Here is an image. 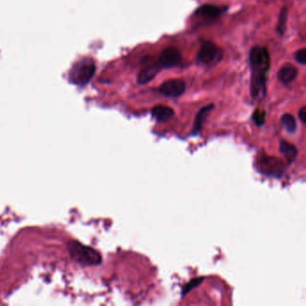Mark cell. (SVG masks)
<instances>
[{
    "label": "cell",
    "mask_w": 306,
    "mask_h": 306,
    "mask_svg": "<svg viewBox=\"0 0 306 306\" xmlns=\"http://www.w3.org/2000/svg\"><path fill=\"white\" fill-rule=\"evenodd\" d=\"M250 93L256 102L263 100L267 94V82L270 69V56L265 47L255 46L250 52Z\"/></svg>",
    "instance_id": "obj_1"
},
{
    "label": "cell",
    "mask_w": 306,
    "mask_h": 306,
    "mask_svg": "<svg viewBox=\"0 0 306 306\" xmlns=\"http://www.w3.org/2000/svg\"><path fill=\"white\" fill-rule=\"evenodd\" d=\"M96 66L91 58H82L75 62L68 71V82L80 87H84L91 82L95 76Z\"/></svg>",
    "instance_id": "obj_2"
},
{
    "label": "cell",
    "mask_w": 306,
    "mask_h": 306,
    "mask_svg": "<svg viewBox=\"0 0 306 306\" xmlns=\"http://www.w3.org/2000/svg\"><path fill=\"white\" fill-rule=\"evenodd\" d=\"M67 250L74 261L84 266H97L102 261L99 251L77 241L69 242L67 244Z\"/></svg>",
    "instance_id": "obj_3"
},
{
    "label": "cell",
    "mask_w": 306,
    "mask_h": 306,
    "mask_svg": "<svg viewBox=\"0 0 306 306\" xmlns=\"http://www.w3.org/2000/svg\"><path fill=\"white\" fill-rule=\"evenodd\" d=\"M223 51L216 43L205 41L197 54V61L204 66H215L222 61Z\"/></svg>",
    "instance_id": "obj_4"
},
{
    "label": "cell",
    "mask_w": 306,
    "mask_h": 306,
    "mask_svg": "<svg viewBox=\"0 0 306 306\" xmlns=\"http://www.w3.org/2000/svg\"><path fill=\"white\" fill-rule=\"evenodd\" d=\"M158 61L161 68H172L180 66L183 61V58L176 47L169 46L162 50Z\"/></svg>",
    "instance_id": "obj_5"
},
{
    "label": "cell",
    "mask_w": 306,
    "mask_h": 306,
    "mask_svg": "<svg viewBox=\"0 0 306 306\" xmlns=\"http://www.w3.org/2000/svg\"><path fill=\"white\" fill-rule=\"evenodd\" d=\"M259 165L262 173L267 175L280 176L284 173V162L275 156H262Z\"/></svg>",
    "instance_id": "obj_6"
},
{
    "label": "cell",
    "mask_w": 306,
    "mask_h": 306,
    "mask_svg": "<svg viewBox=\"0 0 306 306\" xmlns=\"http://www.w3.org/2000/svg\"><path fill=\"white\" fill-rule=\"evenodd\" d=\"M159 93L166 97H179L186 91V83L181 79H169L159 86Z\"/></svg>",
    "instance_id": "obj_7"
},
{
    "label": "cell",
    "mask_w": 306,
    "mask_h": 306,
    "mask_svg": "<svg viewBox=\"0 0 306 306\" xmlns=\"http://www.w3.org/2000/svg\"><path fill=\"white\" fill-rule=\"evenodd\" d=\"M226 10V7L215 6V5H203L198 7L194 12V16L206 19H216Z\"/></svg>",
    "instance_id": "obj_8"
},
{
    "label": "cell",
    "mask_w": 306,
    "mask_h": 306,
    "mask_svg": "<svg viewBox=\"0 0 306 306\" xmlns=\"http://www.w3.org/2000/svg\"><path fill=\"white\" fill-rule=\"evenodd\" d=\"M298 75V70L295 66L286 64L279 69L278 73V80L285 84L292 83Z\"/></svg>",
    "instance_id": "obj_9"
},
{
    "label": "cell",
    "mask_w": 306,
    "mask_h": 306,
    "mask_svg": "<svg viewBox=\"0 0 306 306\" xmlns=\"http://www.w3.org/2000/svg\"><path fill=\"white\" fill-rule=\"evenodd\" d=\"M151 114L159 122H164L174 116V111L171 107L165 105H156L152 109Z\"/></svg>",
    "instance_id": "obj_10"
},
{
    "label": "cell",
    "mask_w": 306,
    "mask_h": 306,
    "mask_svg": "<svg viewBox=\"0 0 306 306\" xmlns=\"http://www.w3.org/2000/svg\"><path fill=\"white\" fill-rule=\"evenodd\" d=\"M161 67L157 65H149L145 68H143L138 75L137 81L139 84H145L150 82L153 78L156 77L158 72L160 71Z\"/></svg>",
    "instance_id": "obj_11"
},
{
    "label": "cell",
    "mask_w": 306,
    "mask_h": 306,
    "mask_svg": "<svg viewBox=\"0 0 306 306\" xmlns=\"http://www.w3.org/2000/svg\"><path fill=\"white\" fill-rule=\"evenodd\" d=\"M215 105L214 104H209V105L205 106L201 111H199L195 118L194 125H193V129L191 133L195 134L200 133L201 132V128L203 123L205 122L206 118L208 116V114L210 113V111L214 109Z\"/></svg>",
    "instance_id": "obj_12"
},
{
    "label": "cell",
    "mask_w": 306,
    "mask_h": 306,
    "mask_svg": "<svg viewBox=\"0 0 306 306\" xmlns=\"http://www.w3.org/2000/svg\"><path fill=\"white\" fill-rule=\"evenodd\" d=\"M279 150L281 152V154H283L285 157L286 158V160L288 161V163H293L296 158L297 154H298V150L295 145L291 144L289 142H287V141H285V140L280 141Z\"/></svg>",
    "instance_id": "obj_13"
},
{
    "label": "cell",
    "mask_w": 306,
    "mask_h": 306,
    "mask_svg": "<svg viewBox=\"0 0 306 306\" xmlns=\"http://www.w3.org/2000/svg\"><path fill=\"white\" fill-rule=\"evenodd\" d=\"M281 123L283 125L285 129L289 132V133H295L296 128H297V123L295 121V117L289 114V113H286L284 115H282L281 117Z\"/></svg>",
    "instance_id": "obj_14"
},
{
    "label": "cell",
    "mask_w": 306,
    "mask_h": 306,
    "mask_svg": "<svg viewBox=\"0 0 306 306\" xmlns=\"http://www.w3.org/2000/svg\"><path fill=\"white\" fill-rule=\"evenodd\" d=\"M287 16H288V10L287 7L284 6L278 16V24H277V32L280 35H283L286 33V22H287Z\"/></svg>",
    "instance_id": "obj_15"
},
{
    "label": "cell",
    "mask_w": 306,
    "mask_h": 306,
    "mask_svg": "<svg viewBox=\"0 0 306 306\" xmlns=\"http://www.w3.org/2000/svg\"><path fill=\"white\" fill-rule=\"evenodd\" d=\"M252 120L257 126L261 127L265 123V120H266L265 111L262 109H257L252 114Z\"/></svg>",
    "instance_id": "obj_16"
},
{
    "label": "cell",
    "mask_w": 306,
    "mask_h": 306,
    "mask_svg": "<svg viewBox=\"0 0 306 306\" xmlns=\"http://www.w3.org/2000/svg\"><path fill=\"white\" fill-rule=\"evenodd\" d=\"M204 279H205V278H203V277H201V278H194V279L190 280L189 283L186 285V286H184V289H183V296L187 295L190 290L194 289L197 286H199L204 281Z\"/></svg>",
    "instance_id": "obj_17"
},
{
    "label": "cell",
    "mask_w": 306,
    "mask_h": 306,
    "mask_svg": "<svg viewBox=\"0 0 306 306\" xmlns=\"http://www.w3.org/2000/svg\"><path fill=\"white\" fill-rule=\"evenodd\" d=\"M295 59L296 61L301 65L305 66L306 64V49H301L295 52Z\"/></svg>",
    "instance_id": "obj_18"
},
{
    "label": "cell",
    "mask_w": 306,
    "mask_h": 306,
    "mask_svg": "<svg viewBox=\"0 0 306 306\" xmlns=\"http://www.w3.org/2000/svg\"><path fill=\"white\" fill-rule=\"evenodd\" d=\"M298 116H299V119H300L301 122L303 123L306 122V106H303L302 108H301L299 111H298Z\"/></svg>",
    "instance_id": "obj_19"
}]
</instances>
